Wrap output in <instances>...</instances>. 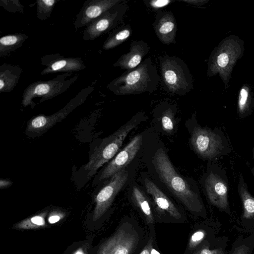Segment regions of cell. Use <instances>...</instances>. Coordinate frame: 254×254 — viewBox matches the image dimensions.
Here are the masks:
<instances>
[{"label":"cell","instance_id":"obj_1","mask_svg":"<svg viewBox=\"0 0 254 254\" xmlns=\"http://www.w3.org/2000/svg\"><path fill=\"white\" fill-rule=\"evenodd\" d=\"M153 164L162 181L193 215L206 219V211L201 197L176 171L168 156L162 149L157 150Z\"/></svg>","mask_w":254,"mask_h":254},{"label":"cell","instance_id":"obj_2","mask_svg":"<svg viewBox=\"0 0 254 254\" xmlns=\"http://www.w3.org/2000/svg\"><path fill=\"white\" fill-rule=\"evenodd\" d=\"M160 81L156 65L147 58L134 69L127 70L113 79L106 87L117 95L152 93L157 89Z\"/></svg>","mask_w":254,"mask_h":254},{"label":"cell","instance_id":"obj_3","mask_svg":"<svg viewBox=\"0 0 254 254\" xmlns=\"http://www.w3.org/2000/svg\"><path fill=\"white\" fill-rule=\"evenodd\" d=\"M244 52V42L239 37L231 35L225 37L210 55L207 75L212 77L218 74L227 91L234 67Z\"/></svg>","mask_w":254,"mask_h":254},{"label":"cell","instance_id":"obj_4","mask_svg":"<svg viewBox=\"0 0 254 254\" xmlns=\"http://www.w3.org/2000/svg\"><path fill=\"white\" fill-rule=\"evenodd\" d=\"M143 113L140 112L135 115L117 130L102 140L85 166L88 177H92L100 167L115 156L127 135L144 118Z\"/></svg>","mask_w":254,"mask_h":254},{"label":"cell","instance_id":"obj_5","mask_svg":"<svg viewBox=\"0 0 254 254\" xmlns=\"http://www.w3.org/2000/svg\"><path fill=\"white\" fill-rule=\"evenodd\" d=\"M160 73L164 90L184 96L193 88V80L186 63L180 58L165 55L159 57Z\"/></svg>","mask_w":254,"mask_h":254},{"label":"cell","instance_id":"obj_6","mask_svg":"<svg viewBox=\"0 0 254 254\" xmlns=\"http://www.w3.org/2000/svg\"><path fill=\"white\" fill-rule=\"evenodd\" d=\"M190 143L196 154L208 160L227 156L232 151L230 143L220 128L212 130L195 126L192 131Z\"/></svg>","mask_w":254,"mask_h":254},{"label":"cell","instance_id":"obj_7","mask_svg":"<svg viewBox=\"0 0 254 254\" xmlns=\"http://www.w3.org/2000/svg\"><path fill=\"white\" fill-rule=\"evenodd\" d=\"M72 75V73H64L51 79L38 81L29 84L23 91V106H32L34 104L35 98H40V102H42L65 92L77 80V75L68 78Z\"/></svg>","mask_w":254,"mask_h":254},{"label":"cell","instance_id":"obj_8","mask_svg":"<svg viewBox=\"0 0 254 254\" xmlns=\"http://www.w3.org/2000/svg\"><path fill=\"white\" fill-rule=\"evenodd\" d=\"M210 169L204 181L207 197L213 205L230 215L229 185L226 171L221 166L218 165H214Z\"/></svg>","mask_w":254,"mask_h":254},{"label":"cell","instance_id":"obj_9","mask_svg":"<svg viewBox=\"0 0 254 254\" xmlns=\"http://www.w3.org/2000/svg\"><path fill=\"white\" fill-rule=\"evenodd\" d=\"M94 89L93 84L90 85L81 90L64 108L56 113L49 116L39 115L33 118L27 124L26 132L33 135H38L45 132L83 103Z\"/></svg>","mask_w":254,"mask_h":254},{"label":"cell","instance_id":"obj_10","mask_svg":"<svg viewBox=\"0 0 254 254\" xmlns=\"http://www.w3.org/2000/svg\"><path fill=\"white\" fill-rule=\"evenodd\" d=\"M140 238L132 226L129 224H123L101 245L97 254H131Z\"/></svg>","mask_w":254,"mask_h":254},{"label":"cell","instance_id":"obj_11","mask_svg":"<svg viewBox=\"0 0 254 254\" xmlns=\"http://www.w3.org/2000/svg\"><path fill=\"white\" fill-rule=\"evenodd\" d=\"M127 8V1L123 0L91 22L83 31L85 41H92L115 29L122 20Z\"/></svg>","mask_w":254,"mask_h":254},{"label":"cell","instance_id":"obj_12","mask_svg":"<svg viewBox=\"0 0 254 254\" xmlns=\"http://www.w3.org/2000/svg\"><path fill=\"white\" fill-rule=\"evenodd\" d=\"M128 172L125 169L111 177L109 183L98 193L95 197V207L93 220L99 219L108 209L115 197L125 185L128 178Z\"/></svg>","mask_w":254,"mask_h":254},{"label":"cell","instance_id":"obj_13","mask_svg":"<svg viewBox=\"0 0 254 254\" xmlns=\"http://www.w3.org/2000/svg\"><path fill=\"white\" fill-rule=\"evenodd\" d=\"M41 64L46 67L41 75L57 72L72 73L85 69L83 60L79 57H64L59 54L46 55L41 58Z\"/></svg>","mask_w":254,"mask_h":254},{"label":"cell","instance_id":"obj_14","mask_svg":"<svg viewBox=\"0 0 254 254\" xmlns=\"http://www.w3.org/2000/svg\"><path fill=\"white\" fill-rule=\"evenodd\" d=\"M141 135L135 136L105 167L99 180L107 179L124 169L134 158L142 143Z\"/></svg>","mask_w":254,"mask_h":254},{"label":"cell","instance_id":"obj_15","mask_svg":"<svg viewBox=\"0 0 254 254\" xmlns=\"http://www.w3.org/2000/svg\"><path fill=\"white\" fill-rule=\"evenodd\" d=\"M123 0H87L76 16L75 29L87 26Z\"/></svg>","mask_w":254,"mask_h":254},{"label":"cell","instance_id":"obj_16","mask_svg":"<svg viewBox=\"0 0 254 254\" xmlns=\"http://www.w3.org/2000/svg\"><path fill=\"white\" fill-rule=\"evenodd\" d=\"M153 26L156 36L162 43L170 45L176 43L177 24L172 11L157 12Z\"/></svg>","mask_w":254,"mask_h":254},{"label":"cell","instance_id":"obj_17","mask_svg":"<svg viewBox=\"0 0 254 254\" xmlns=\"http://www.w3.org/2000/svg\"><path fill=\"white\" fill-rule=\"evenodd\" d=\"M149 50V46L143 40L132 41L128 52L122 55L113 66L127 70L133 69L141 64Z\"/></svg>","mask_w":254,"mask_h":254},{"label":"cell","instance_id":"obj_18","mask_svg":"<svg viewBox=\"0 0 254 254\" xmlns=\"http://www.w3.org/2000/svg\"><path fill=\"white\" fill-rule=\"evenodd\" d=\"M252 172L254 175V169ZM237 189L243 209L241 217L242 226L247 229L254 230V195L249 191L248 185L241 173L239 176Z\"/></svg>","mask_w":254,"mask_h":254},{"label":"cell","instance_id":"obj_19","mask_svg":"<svg viewBox=\"0 0 254 254\" xmlns=\"http://www.w3.org/2000/svg\"><path fill=\"white\" fill-rule=\"evenodd\" d=\"M145 186L158 208L177 220H181L183 218L182 213L174 203L153 182L146 179Z\"/></svg>","mask_w":254,"mask_h":254},{"label":"cell","instance_id":"obj_20","mask_svg":"<svg viewBox=\"0 0 254 254\" xmlns=\"http://www.w3.org/2000/svg\"><path fill=\"white\" fill-rule=\"evenodd\" d=\"M19 65L4 63L0 66V93L10 92L17 85L22 73Z\"/></svg>","mask_w":254,"mask_h":254},{"label":"cell","instance_id":"obj_21","mask_svg":"<svg viewBox=\"0 0 254 254\" xmlns=\"http://www.w3.org/2000/svg\"><path fill=\"white\" fill-rule=\"evenodd\" d=\"M228 237H215V235L204 240L193 254H228Z\"/></svg>","mask_w":254,"mask_h":254},{"label":"cell","instance_id":"obj_22","mask_svg":"<svg viewBox=\"0 0 254 254\" xmlns=\"http://www.w3.org/2000/svg\"><path fill=\"white\" fill-rule=\"evenodd\" d=\"M254 108V97L250 85L244 83L240 88L237 100L238 116L245 119L252 114Z\"/></svg>","mask_w":254,"mask_h":254},{"label":"cell","instance_id":"obj_23","mask_svg":"<svg viewBox=\"0 0 254 254\" xmlns=\"http://www.w3.org/2000/svg\"><path fill=\"white\" fill-rule=\"evenodd\" d=\"M28 38L27 34L17 33L8 34L0 38V57L8 56L22 46Z\"/></svg>","mask_w":254,"mask_h":254},{"label":"cell","instance_id":"obj_24","mask_svg":"<svg viewBox=\"0 0 254 254\" xmlns=\"http://www.w3.org/2000/svg\"><path fill=\"white\" fill-rule=\"evenodd\" d=\"M254 252V230L249 236L239 235L234 241L228 254H253Z\"/></svg>","mask_w":254,"mask_h":254},{"label":"cell","instance_id":"obj_25","mask_svg":"<svg viewBox=\"0 0 254 254\" xmlns=\"http://www.w3.org/2000/svg\"><path fill=\"white\" fill-rule=\"evenodd\" d=\"M132 197L137 206L141 211L148 224H153L154 218L148 200L143 192L137 187L132 190Z\"/></svg>","mask_w":254,"mask_h":254},{"label":"cell","instance_id":"obj_26","mask_svg":"<svg viewBox=\"0 0 254 254\" xmlns=\"http://www.w3.org/2000/svg\"><path fill=\"white\" fill-rule=\"evenodd\" d=\"M131 33V29L129 25L114 31L104 42L103 49L107 50L116 47L129 37Z\"/></svg>","mask_w":254,"mask_h":254},{"label":"cell","instance_id":"obj_27","mask_svg":"<svg viewBox=\"0 0 254 254\" xmlns=\"http://www.w3.org/2000/svg\"><path fill=\"white\" fill-rule=\"evenodd\" d=\"M215 235L214 230L210 227L208 229H199L195 231L189 240V250H195L204 240Z\"/></svg>","mask_w":254,"mask_h":254},{"label":"cell","instance_id":"obj_28","mask_svg":"<svg viewBox=\"0 0 254 254\" xmlns=\"http://www.w3.org/2000/svg\"><path fill=\"white\" fill-rule=\"evenodd\" d=\"M58 1V0H37V17L41 20H47L51 16L54 7Z\"/></svg>","mask_w":254,"mask_h":254},{"label":"cell","instance_id":"obj_29","mask_svg":"<svg viewBox=\"0 0 254 254\" xmlns=\"http://www.w3.org/2000/svg\"><path fill=\"white\" fill-rule=\"evenodd\" d=\"M46 214V213L44 212L27 218L18 223L15 227L20 229H32L44 227L45 225Z\"/></svg>","mask_w":254,"mask_h":254},{"label":"cell","instance_id":"obj_30","mask_svg":"<svg viewBox=\"0 0 254 254\" xmlns=\"http://www.w3.org/2000/svg\"><path fill=\"white\" fill-rule=\"evenodd\" d=\"M161 123L163 130L171 132L174 129V114L172 107H168L161 113Z\"/></svg>","mask_w":254,"mask_h":254},{"label":"cell","instance_id":"obj_31","mask_svg":"<svg viewBox=\"0 0 254 254\" xmlns=\"http://www.w3.org/2000/svg\"><path fill=\"white\" fill-rule=\"evenodd\" d=\"M0 5L10 12H24V6L18 0H1Z\"/></svg>","mask_w":254,"mask_h":254},{"label":"cell","instance_id":"obj_32","mask_svg":"<svg viewBox=\"0 0 254 254\" xmlns=\"http://www.w3.org/2000/svg\"><path fill=\"white\" fill-rule=\"evenodd\" d=\"M173 1L171 0H152L148 1V4H146L148 6L156 10L161 9L168 5Z\"/></svg>","mask_w":254,"mask_h":254},{"label":"cell","instance_id":"obj_33","mask_svg":"<svg viewBox=\"0 0 254 254\" xmlns=\"http://www.w3.org/2000/svg\"><path fill=\"white\" fill-rule=\"evenodd\" d=\"M180 1L186 2L195 6H202L208 2V0H182Z\"/></svg>","mask_w":254,"mask_h":254},{"label":"cell","instance_id":"obj_34","mask_svg":"<svg viewBox=\"0 0 254 254\" xmlns=\"http://www.w3.org/2000/svg\"><path fill=\"white\" fill-rule=\"evenodd\" d=\"M153 238L151 237L139 254H150L151 249L153 247Z\"/></svg>","mask_w":254,"mask_h":254},{"label":"cell","instance_id":"obj_35","mask_svg":"<svg viewBox=\"0 0 254 254\" xmlns=\"http://www.w3.org/2000/svg\"><path fill=\"white\" fill-rule=\"evenodd\" d=\"M61 218L62 217L59 213L55 212L54 213L51 214L49 217L48 221L50 223L54 224L58 222Z\"/></svg>","mask_w":254,"mask_h":254},{"label":"cell","instance_id":"obj_36","mask_svg":"<svg viewBox=\"0 0 254 254\" xmlns=\"http://www.w3.org/2000/svg\"><path fill=\"white\" fill-rule=\"evenodd\" d=\"M150 254H160L158 251H157L153 247L151 249Z\"/></svg>","mask_w":254,"mask_h":254},{"label":"cell","instance_id":"obj_37","mask_svg":"<svg viewBox=\"0 0 254 254\" xmlns=\"http://www.w3.org/2000/svg\"><path fill=\"white\" fill-rule=\"evenodd\" d=\"M253 158H254V147L253 150Z\"/></svg>","mask_w":254,"mask_h":254}]
</instances>
